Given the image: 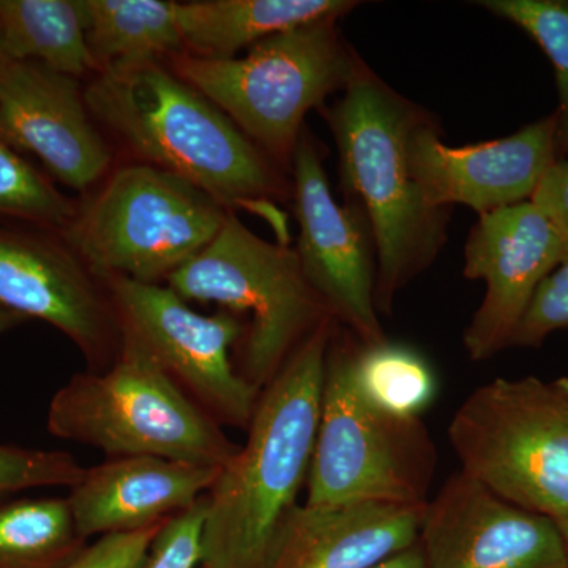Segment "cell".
I'll return each instance as SVG.
<instances>
[{
  "label": "cell",
  "instance_id": "cell-18",
  "mask_svg": "<svg viewBox=\"0 0 568 568\" xmlns=\"http://www.w3.org/2000/svg\"><path fill=\"white\" fill-rule=\"evenodd\" d=\"M426 504L297 506L276 538L267 568L375 567L417 544Z\"/></svg>",
  "mask_w": 568,
  "mask_h": 568
},
{
  "label": "cell",
  "instance_id": "cell-17",
  "mask_svg": "<svg viewBox=\"0 0 568 568\" xmlns=\"http://www.w3.org/2000/svg\"><path fill=\"white\" fill-rule=\"evenodd\" d=\"M222 467L156 457L111 458L91 469L69 500L82 540L159 525L207 495Z\"/></svg>",
  "mask_w": 568,
  "mask_h": 568
},
{
  "label": "cell",
  "instance_id": "cell-6",
  "mask_svg": "<svg viewBox=\"0 0 568 568\" xmlns=\"http://www.w3.org/2000/svg\"><path fill=\"white\" fill-rule=\"evenodd\" d=\"M354 334L336 324L328 346L305 506L426 504L436 447L422 418L381 413L353 379Z\"/></svg>",
  "mask_w": 568,
  "mask_h": 568
},
{
  "label": "cell",
  "instance_id": "cell-16",
  "mask_svg": "<svg viewBox=\"0 0 568 568\" xmlns=\"http://www.w3.org/2000/svg\"><path fill=\"white\" fill-rule=\"evenodd\" d=\"M0 136L78 192L110 168L78 81L39 62L0 58Z\"/></svg>",
  "mask_w": 568,
  "mask_h": 568
},
{
  "label": "cell",
  "instance_id": "cell-10",
  "mask_svg": "<svg viewBox=\"0 0 568 568\" xmlns=\"http://www.w3.org/2000/svg\"><path fill=\"white\" fill-rule=\"evenodd\" d=\"M103 280L122 334L140 342L213 420L248 428L263 390L235 372L230 355L245 321L226 310L201 315L159 283Z\"/></svg>",
  "mask_w": 568,
  "mask_h": 568
},
{
  "label": "cell",
  "instance_id": "cell-27",
  "mask_svg": "<svg viewBox=\"0 0 568 568\" xmlns=\"http://www.w3.org/2000/svg\"><path fill=\"white\" fill-rule=\"evenodd\" d=\"M207 495L168 518L153 538L142 568H197L203 566Z\"/></svg>",
  "mask_w": 568,
  "mask_h": 568
},
{
  "label": "cell",
  "instance_id": "cell-5",
  "mask_svg": "<svg viewBox=\"0 0 568 568\" xmlns=\"http://www.w3.org/2000/svg\"><path fill=\"white\" fill-rule=\"evenodd\" d=\"M362 62L336 21H325L276 33L231 59L175 55L174 69L272 162L293 166L306 114L345 91Z\"/></svg>",
  "mask_w": 568,
  "mask_h": 568
},
{
  "label": "cell",
  "instance_id": "cell-12",
  "mask_svg": "<svg viewBox=\"0 0 568 568\" xmlns=\"http://www.w3.org/2000/svg\"><path fill=\"white\" fill-rule=\"evenodd\" d=\"M50 231L0 216V310L58 328L102 372L121 349L119 317L84 263Z\"/></svg>",
  "mask_w": 568,
  "mask_h": 568
},
{
  "label": "cell",
  "instance_id": "cell-31",
  "mask_svg": "<svg viewBox=\"0 0 568 568\" xmlns=\"http://www.w3.org/2000/svg\"><path fill=\"white\" fill-rule=\"evenodd\" d=\"M372 568H426L424 555H422L420 545L418 541L413 548L399 552L394 558L384 560Z\"/></svg>",
  "mask_w": 568,
  "mask_h": 568
},
{
  "label": "cell",
  "instance_id": "cell-28",
  "mask_svg": "<svg viewBox=\"0 0 568 568\" xmlns=\"http://www.w3.org/2000/svg\"><path fill=\"white\" fill-rule=\"evenodd\" d=\"M560 328H568V245L559 264L538 284L510 347H538Z\"/></svg>",
  "mask_w": 568,
  "mask_h": 568
},
{
  "label": "cell",
  "instance_id": "cell-29",
  "mask_svg": "<svg viewBox=\"0 0 568 568\" xmlns=\"http://www.w3.org/2000/svg\"><path fill=\"white\" fill-rule=\"evenodd\" d=\"M163 523L133 532L102 536L91 547L78 549L58 568H142Z\"/></svg>",
  "mask_w": 568,
  "mask_h": 568
},
{
  "label": "cell",
  "instance_id": "cell-14",
  "mask_svg": "<svg viewBox=\"0 0 568 568\" xmlns=\"http://www.w3.org/2000/svg\"><path fill=\"white\" fill-rule=\"evenodd\" d=\"M426 568H568L558 523L508 503L459 470L426 504Z\"/></svg>",
  "mask_w": 568,
  "mask_h": 568
},
{
  "label": "cell",
  "instance_id": "cell-30",
  "mask_svg": "<svg viewBox=\"0 0 568 568\" xmlns=\"http://www.w3.org/2000/svg\"><path fill=\"white\" fill-rule=\"evenodd\" d=\"M530 201L568 239V156L551 164Z\"/></svg>",
  "mask_w": 568,
  "mask_h": 568
},
{
  "label": "cell",
  "instance_id": "cell-3",
  "mask_svg": "<svg viewBox=\"0 0 568 568\" xmlns=\"http://www.w3.org/2000/svg\"><path fill=\"white\" fill-rule=\"evenodd\" d=\"M84 99L89 112L145 164L185 179L226 209L283 194L275 163L159 61L103 69Z\"/></svg>",
  "mask_w": 568,
  "mask_h": 568
},
{
  "label": "cell",
  "instance_id": "cell-22",
  "mask_svg": "<svg viewBox=\"0 0 568 568\" xmlns=\"http://www.w3.org/2000/svg\"><path fill=\"white\" fill-rule=\"evenodd\" d=\"M353 379L369 405L398 418H420L437 394L435 372L424 355L388 338L373 345L357 339Z\"/></svg>",
  "mask_w": 568,
  "mask_h": 568
},
{
  "label": "cell",
  "instance_id": "cell-32",
  "mask_svg": "<svg viewBox=\"0 0 568 568\" xmlns=\"http://www.w3.org/2000/svg\"><path fill=\"white\" fill-rule=\"evenodd\" d=\"M24 321L28 320L20 315H14V313L3 312V310H0V335H2L3 332L10 331V328L24 323Z\"/></svg>",
  "mask_w": 568,
  "mask_h": 568
},
{
  "label": "cell",
  "instance_id": "cell-4",
  "mask_svg": "<svg viewBox=\"0 0 568 568\" xmlns=\"http://www.w3.org/2000/svg\"><path fill=\"white\" fill-rule=\"evenodd\" d=\"M48 432L111 458L156 457L223 467L239 447L140 342L122 334L112 364L52 396Z\"/></svg>",
  "mask_w": 568,
  "mask_h": 568
},
{
  "label": "cell",
  "instance_id": "cell-11",
  "mask_svg": "<svg viewBox=\"0 0 568 568\" xmlns=\"http://www.w3.org/2000/svg\"><path fill=\"white\" fill-rule=\"evenodd\" d=\"M295 248L304 274L332 315L364 345L384 342L376 308V244L357 204H338L325 174L323 156L302 133L293 159Z\"/></svg>",
  "mask_w": 568,
  "mask_h": 568
},
{
  "label": "cell",
  "instance_id": "cell-34",
  "mask_svg": "<svg viewBox=\"0 0 568 568\" xmlns=\"http://www.w3.org/2000/svg\"><path fill=\"white\" fill-rule=\"evenodd\" d=\"M3 55L2 39H0V58Z\"/></svg>",
  "mask_w": 568,
  "mask_h": 568
},
{
  "label": "cell",
  "instance_id": "cell-1",
  "mask_svg": "<svg viewBox=\"0 0 568 568\" xmlns=\"http://www.w3.org/2000/svg\"><path fill=\"white\" fill-rule=\"evenodd\" d=\"M336 324H321L261 392L245 446L207 493L201 567L267 568L308 478Z\"/></svg>",
  "mask_w": 568,
  "mask_h": 568
},
{
  "label": "cell",
  "instance_id": "cell-33",
  "mask_svg": "<svg viewBox=\"0 0 568 568\" xmlns=\"http://www.w3.org/2000/svg\"><path fill=\"white\" fill-rule=\"evenodd\" d=\"M558 523L560 532H562L564 540H566L567 549H568V519H564V521Z\"/></svg>",
  "mask_w": 568,
  "mask_h": 568
},
{
  "label": "cell",
  "instance_id": "cell-13",
  "mask_svg": "<svg viewBox=\"0 0 568 568\" xmlns=\"http://www.w3.org/2000/svg\"><path fill=\"white\" fill-rule=\"evenodd\" d=\"M568 239L532 201L478 215L465 246L463 274L487 286L463 335L473 362L510 347L538 284L559 264Z\"/></svg>",
  "mask_w": 568,
  "mask_h": 568
},
{
  "label": "cell",
  "instance_id": "cell-8",
  "mask_svg": "<svg viewBox=\"0 0 568 568\" xmlns=\"http://www.w3.org/2000/svg\"><path fill=\"white\" fill-rule=\"evenodd\" d=\"M448 440L463 473L555 521L568 519V379L491 381L458 407Z\"/></svg>",
  "mask_w": 568,
  "mask_h": 568
},
{
  "label": "cell",
  "instance_id": "cell-7",
  "mask_svg": "<svg viewBox=\"0 0 568 568\" xmlns=\"http://www.w3.org/2000/svg\"><path fill=\"white\" fill-rule=\"evenodd\" d=\"M166 282L183 301L250 317L242 376L260 390L321 324L335 320L295 250L257 237L231 212L211 244Z\"/></svg>",
  "mask_w": 568,
  "mask_h": 568
},
{
  "label": "cell",
  "instance_id": "cell-2",
  "mask_svg": "<svg viewBox=\"0 0 568 568\" xmlns=\"http://www.w3.org/2000/svg\"><path fill=\"white\" fill-rule=\"evenodd\" d=\"M426 112L365 61L324 112L346 201L364 211L375 237L379 315H390L396 294L433 264L447 241L448 211L425 200L407 152Z\"/></svg>",
  "mask_w": 568,
  "mask_h": 568
},
{
  "label": "cell",
  "instance_id": "cell-15",
  "mask_svg": "<svg viewBox=\"0 0 568 568\" xmlns=\"http://www.w3.org/2000/svg\"><path fill=\"white\" fill-rule=\"evenodd\" d=\"M555 112L521 130L480 144L452 148L426 112L407 142L410 171L433 207L467 205L478 215L530 201L558 160Z\"/></svg>",
  "mask_w": 568,
  "mask_h": 568
},
{
  "label": "cell",
  "instance_id": "cell-23",
  "mask_svg": "<svg viewBox=\"0 0 568 568\" xmlns=\"http://www.w3.org/2000/svg\"><path fill=\"white\" fill-rule=\"evenodd\" d=\"M81 541L67 497L0 504V568H58Z\"/></svg>",
  "mask_w": 568,
  "mask_h": 568
},
{
  "label": "cell",
  "instance_id": "cell-9",
  "mask_svg": "<svg viewBox=\"0 0 568 568\" xmlns=\"http://www.w3.org/2000/svg\"><path fill=\"white\" fill-rule=\"evenodd\" d=\"M227 215L193 183L141 163L111 175L62 234L100 278L159 283L203 252Z\"/></svg>",
  "mask_w": 568,
  "mask_h": 568
},
{
  "label": "cell",
  "instance_id": "cell-20",
  "mask_svg": "<svg viewBox=\"0 0 568 568\" xmlns=\"http://www.w3.org/2000/svg\"><path fill=\"white\" fill-rule=\"evenodd\" d=\"M0 39L6 58L39 62L74 80L100 69L80 0H0Z\"/></svg>",
  "mask_w": 568,
  "mask_h": 568
},
{
  "label": "cell",
  "instance_id": "cell-21",
  "mask_svg": "<svg viewBox=\"0 0 568 568\" xmlns=\"http://www.w3.org/2000/svg\"><path fill=\"white\" fill-rule=\"evenodd\" d=\"M85 36L100 71L159 61L183 47L175 2L80 0Z\"/></svg>",
  "mask_w": 568,
  "mask_h": 568
},
{
  "label": "cell",
  "instance_id": "cell-24",
  "mask_svg": "<svg viewBox=\"0 0 568 568\" xmlns=\"http://www.w3.org/2000/svg\"><path fill=\"white\" fill-rule=\"evenodd\" d=\"M481 9L523 29L537 41L555 69L559 106L558 159L568 156V0H481Z\"/></svg>",
  "mask_w": 568,
  "mask_h": 568
},
{
  "label": "cell",
  "instance_id": "cell-25",
  "mask_svg": "<svg viewBox=\"0 0 568 568\" xmlns=\"http://www.w3.org/2000/svg\"><path fill=\"white\" fill-rule=\"evenodd\" d=\"M74 215L77 209L69 197L0 136V216L62 233Z\"/></svg>",
  "mask_w": 568,
  "mask_h": 568
},
{
  "label": "cell",
  "instance_id": "cell-26",
  "mask_svg": "<svg viewBox=\"0 0 568 568\" xmlns=\"http://www.w3.org/2000/svg\"><path fill=\"white\" fill-rule=\"evenodd\" d=\"M84 470L77 459L63 452L0 444V504L26 489L74 487Z\"/></svg>",
  "mask_w": 568,
  "mask_h": 568
},
{
  "label": "cell",
  "instance_id": "cell-19",
  "mask_svg": "<svg viewBox=\"0 0 568 568\" xmlns=\"http://www.w3.org/2000/svg\"><path fill=\"white\" fill-rule=\"evenodd\" d=\"M355 0H197L175 2L183 43L194 55L231 59L268 37L342 20Z\"/></svg>",
  "mask_w": 568,
  "mask_h": 568
}]
</instances>
